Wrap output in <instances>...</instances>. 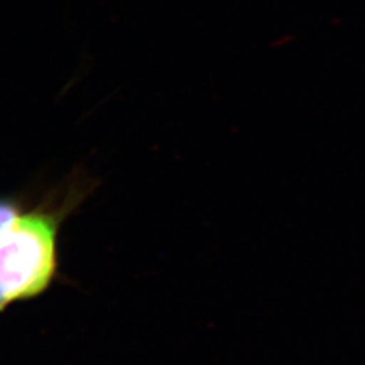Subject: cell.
Returning a JSON list of instances; mask_svg holds the SVG:
<instances>
[{"label": "cell", "instance_id": "6da1fadb", "mask_svg": "<svg viewBox=\"0 0 365 365\" xmlns=\"http://www.w3.org/2000/svg\"><path fill=\"white\" fill-rule=\"evenodd\" d=\"M56 235L52 217L31 212L18 215L0 235V310L49 286L56 269Z\"/></svg>", "mask_w": 365, "mask_h": 365}, {"label": "cell", "instance_id": "7a4b0ae2", "mask_svg": "<svg viewBox=\"0 0 365 365\" xmlns=\"http://www.w3.org/2000/svg\"><path fill=\"white\" fill-rule=\"evenodd\" d=\"M16 217L18 212L13 203L7 200H0V235L10 227V225L15 221Z\"/></svg>", "mask_w": 365, "mask_h": 365}]
</instances>
